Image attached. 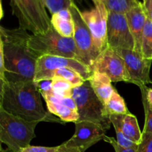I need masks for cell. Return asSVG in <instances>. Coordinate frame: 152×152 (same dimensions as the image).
Masks as SVG:
<instances>
[{"mask_svg":"<svg viewBox=\"0 0 152 152\" xmlns=\"http://www.w3.org/2000/svg\"><path fill=\"white\" fill-rule=\"evenodd\" d=\"M54 78L62 79L72 85L74 88L81 86L85 81H86L80 73L75 70L68 68H62L56 70L53 79Z\"/></svg>","mask_w":152,"mask_h":152,"instance_id":"obj_20","label":"cell"},{"mask_svg":"<svg viewBox=\"0 0 152 152\" xmlns=\"http://www.w3.org/2000/svg\"><path fill=\"white\" fill-rule=\"evenodd\" d=\"M146 99L147 102H148V107H149L150 109L152 111V88H147Z\"/></svg>","mask_w":152,"mask_h":152,"instance_id":"obj_31","label":"cell"},{"mask_svg":"<svg viewBox=\"0 0 152 152\" xmlns=\"http://www.w3.org/2000/svg\"><path fill=\"white\" fill-rule=\"evenodd\" d=\"M38 123L12 115L0 108V140L10 149L22 151L36 137L35 129Z\"/></svg>","mask_w":152,"mask_h":152,"instance_id":"obj_3","label":"cell"},{"mask_svg":"<svg viewBox=\"0 0 152 152\" xmlns=\"http://www.w3.org/2000/svg\"><path fill=\"white\" fill-rule=\"evenodd\" d=\"M10 4L21 29L39 34L47 32L51 27L50 19L41 0H10Z\"/></svg>","mask_w":152,"mask_h":152,"instance_id":"obj_6","label":"cell"},{"mask_svg":"<svg viewBox=\"0 0 152 152\" xmlns=\"http://www.w3.org/2000/svg\"><path fill=\"white\" fill-rule=\"evenodd\" d=\"M104 140L112 145V147L115 150V152H137V148H126L121 146V145H119L117 141L113 137L105 136L104 137Z\"/></svg>","mask_w":152,"mask_h":152,"instance_id":"obj_28","label":"cell"},{"mask_svg":"<svg viewBox=\"0 0 152 152\" xmlns=\"http://www.w3.org/2000/svg\"><path fill=\"white\" fill-rule=\"evenodd\" d=\"M75 123V133L72 137L64 142L66 146L77 148L82 152L104 140L107 131L99 125L89 121H77Z\"/></svg>","mask_w":152,"mask_h":152,"instance_id":"obj_13","label":"cell"},{"mask_svg":"<svg viewBox=\"0 0 152 152\" xmlns=\"http://www.w3.org/2000/svg\"><path fill=\"white\" fill-rule=\"evenodd\" d=\"M111 124H117L120 126L125 136L139 145L142 140V132L140 129L137 119L132 114H113L110 115Z\"/></svg>","mask_w":152,"mask_h":152,"instance_id":"obj_15","label":"cell"},{"mask_svg":"<svg viewBox=\"0 0 152 152\" xmlns=\"http://www.w3.org/2000/svg\"><path fill=\"white\" fill-rule=\"evenodd\" d=\"M137 152H152V134L142 132V140L138 145Z\"/></svg>","mask_w":152,"mask_h":152,"instance_id":"obj_27","label":"cell"},{"mask_svg":"<svg viewBox=\"0 0 152 152\" xmlns=\"http://www.w3.org/2000/svg\"><path fill=\"white\" fill-rule=\"evenodd\" d=\"M125 15L126 16L129 29L134 39V50L141 53L142 33L148 18L143 4L140 2L138 5L132 7Z\"/></svg>","mask_w":152,"mask_h":152,"instance_id":"obj_14","label":"cell"},{"mask_svg":"<svg viewBox=\"0 0 152 152\" xmlns=\"http://www.w3.org/2000/svg\"><path fill=\"white\" fill-rule=\"evenodd\" d=\"M42 2L47 7L52 15L63 10H68L72 3L73 0H41Z\"/></svg>","mask_w":152,"mask_h":152,"instance_id":"obj_24","label":"cell"},{"mask_svg":"<svg viewBox=\"0 0 152 152\" xmlns=\"http://www.w3.org/2000/svg\"><path fill=\"white\" fill-rule=\"evenodd\" d=\"M0 152H16L14 151H13V150L10 149V148H6V149H3L2 148H1V151ZM19 152H22V151H19Z\"/></svg>","mask_w":152,"mask_h":152,"instance_id":"obj_34","label":"cell"},{"mask_svg":"<svg viewBox=\"0 0 152 152\" xmlns=\"http://www.w3.org/2000/svg\"><path fill=\"white\" fill-rule=\"evenodd\" d=\"M148 1V0H143V2H142V4H145V3H146Z\"/></svg>","mask_w":152,"mask_h":152,"instance_id":"obj_35","label":"cell"},{"mask_svg":"<svg viewBox=\"0 0 152 152\" xmlns=\"http://www.w3.org/2000/svg\"><path fill=\"white\" fill-rule=\"evenodd\" d=\"M92 1H93V0H92Z\"/></svg>","mask_w":152,"mask_h":152,"instance_id":"obj_36","label":"cell"},{"mask_svg":"<svg viewBox=\"0 0 152 152\" xmlns=\"http://www.w3.org/2000/svg\"><path fill=\"white\" fill-rule=\"evenodd\" d=\"M108 47L112 49L135 50L133 38L125 14L108 12L107 21Z\"/></svg>","mask_w":152,"mask_h":152,"instance_id":"obj_11","label":"cell"},{"mask_svg":"<svg viewBox=\"0 0 152 152\" xmlns=\"http://www.w3.org/2000/svg\"><path fill=\"white\" fill-rule=\"evenodd\" d=\"M105 108L108 116L113 114H126L130 113L126 106L124 99L119 94L115 88L111 97L105 104Z\"/></svg>","mask_w":152,"mask_h":152,"instance_id":"obj_19","label":"cell"},{"mask_svg":"<svg viewBox=\"0 0 152 152\" xmlns=\"http://www.w3.org/2000/svg\"><path fill=\"white\" fill-rule=\"evenodd\" d=\"M51 81L52 90L53 93V96L59 98L71 96V91L74 88L72 85L62 79L54 78Z\"/></svg>","mask_w":152,"mask_h":152,"instance_id":"obj_23","label":"cell"},{"mask_svg":"<svg viewBox=\"0 0 152 152\" xmlns=\"http://www.w3.org/2000/svg\"><path fill=\"white\" fill-rule=\"evenodd\" d=\"M145 12H146L147 17H148L150 20L152 21V10H149V11H146V10H145Z\"/></svg>","mask_w":152,"mask_h":152,"instance_id":"obj_33","label":"cell"},{"mask_svg":"<svg viewBox=\"0 0 152 152\" xmlns=\"http://www.w3.org/2000/svg\"><path fill=\"white\" fill-rule=\"evenodd\" d=\"M39 90L34 81L1 82L0 108L9 114L30 122H51L64 124L44 108Z\"/></svg>","mask_w":152,"mask_h":152,"instance_id":"obj_2","label":"cell"},{"mask_svg":"<svg viewBox=\"0 0 152 152\" xmlns=\"http://www.w3.org/2000/svg\"><path fill=\"white\" fill-rule=\"evenodd\" d=\"M95 7L90 10L81 11L82 16L90 29L96 50L100 54L108 48L107 39V21L108 11L105 4L94 1Z\"/></svg>","mask_w":152,"mask_h":152,"instance_id":"obj_10","label":"cell"},{"mask_svg":"<svg viewBox=\"0 0 152 152\" xmlns=\"http://www.w3.org/2000/svg\"><path fill=\"white\" fill-rule=\"evenodd\" d=\"M88 81L94 93L105 105L114 90L111 79L106 74L95 71L92 73Z\"/></svg>","mask_w":152,"mask_h":152,"instance_id":"obj_16","label":"cell"},{"mask_svg":"<svg viewBox=\"0 0 152 152\" xmlns=\"http://www.w3.org/2000/svg\"><path fill=\"white\" fill-rule=\"evenodd\" d=\"M138 0H108L104 3L108 12L126 14L132 7L138 5Z\"/></svg>","mask_w":152,"mask_h":152,"instance_id":"obj_21","label":"cell"},{"mask_svg":"<svg viewBox=\"0 0 152 152\" xmlns=\"http://www.w3.org/2000/svg\"><path fill=\"white\" fill-rule=\"evenodd\" d=\"M59 146L55 147H44V146H33L28 145L26 148H23L22 152H58Z\"/></svg>","mask_w":152,"mask_h":152,"instance_id":"obj_29","label":"cell"},{"mask_svg":"<svg viewBox=\"0 0 152 152\" xmlns=\"http://www.w3.org/2000/svg\"><path fill=\"white\" fill-rule=\"evenodd\" d=\"M62 68L75 70L86 80H88L92 74L90 68L80 61L62 56L45 55L40 56L37 61L34 81L37 83L42 80H52L56 70Z\"/></svg>","mask_w":152,"mask_h":152,"instance_id":"obj_8","label":"cell"},{"mask_svg":"<svg viewBox=\"0 0 152 152\" xmlns=\"http://www.w3.org/2000/svg\"><path fill=\"white\" fill-rule=\"evenodd\" d=\"M28 43L39 58L45 55H50L70 58L81 62L74 38L62 37L52 25L44 34L30 36Z\"/></svg>","mask_w":152,"mask_h":152,"instance_id":"obj_4","label":"cell"},{"mask_svg":"<svg viewBox=\"0 0 152 152\" xmlns=\"http://www.w3.org/2000/svg\"><path fill=\"white\" fill-rule=\"evenodd\" d=\"M114 50L124 60L129 76V83L136 85L139 88L152 84L150 79L151 59H146L142 53L134 50L115 49Z\"/></svg>","mask_w":152,"mask_h":152,"instance_id":"obj_9","label":"cell"},{"mask_svg":"<svg viewBox=\"0 0 152 152\" xmlns=\"http://www.w3.org/2000/svg\"><path fill=\"white\" fill-rule=\"evenodd\" d=\"M71 96L77 105L78 121L92 122L101 126L105 131L110 129V116L107 114L105 105L94 93L88 80L73 88Z\"/></svg>","mask_w":152,"mask_h":152,"instance_id":"obj_5","label":"cell"},{"mask_svg":"<svg viewBox=\"0 0 152 152\" xmlns=\"http://www.w3.org/2000/svg\"><path fill=\"white\" fill-rule=\"evenodd\" d=\"M147 86L140 88L142 94V101L143 105L144 111H145V126L142 132L150 133L152 134V111L149 108L146 99V89Z\"/></svg>","mask_w":152,"mask_h":152,"instance_id":"obj_25","label":"cell"},{"mask_svg":"<svg viewBox=\"0 0 152 152\" xmlns=\"http://www.w3.org/2000/svg\"><path fill=\"white\" fill-rule=\"evenodd\" d=\"M143 5L144 7H145V10L146 11H149V10H152V0H148Z\"/></svg>","mask_w":152,"mask_h":152,"instance_id":"obj_32","label":"cell"},{"mask_svg":"<svg viewBox=\"0 0 152 152\" xmlns=\"http://www.w3.org/2000/svg\"><path fill=\"white\" fill-rule=\"evenodd\" d=\"M112 125L113 126H114V129H115L116 134H117V142H118L119 145L126 148H138L137 144L132 142V140L128 139V138L125 136V134H123V132H122L120 126H117V124H112Z\"/></svg>","mask_w":152,"mask_h":152,"instance_id":"obj_26","label":"cell"},{"mask_svg":"<svg viewBox=\"0 0 152 152\" xmlns=\"http://www.w3.org/2000/svg\"><path fill=\"white\" fill-rule=\"evenodd\" d=\"M58 152H82L79 148H73V147H68L62 143L59 145V148Z\"/></svg>","mask_w":152,"mask_h":152,"instance_id":"obj_30","label":"cell"},{"mask_svg":"<svg viewBox=\"0 0 152 152\" xmlns=\"http://www.w3.org/2000/svg\"><path fill=\"white\" fill-rule=\"evenodd\" d=\"M91 72L105 74L114 83H129V76L123 58L111 48H105L91 67Z\"/></svg>","mask_w":152,"mask_h":152,"instance_id":"obj_12","label":"cell"},{"mask_svg":"<svg viewBox=\"0 0 152 152\" xmlns=\"http://www.w3.org/2000/svg\"><path fill=\"white\" fill-rule=\"evenodd\" d=\"M30 34L0 27V81H34L39 56L28 46Z\"/></svg>","mask_w":152,"mask_h":152,"instance_id":"obj_1","label":"cell"},{"mask_svg":"<svg viewBox=\"0 0 152 152\" xmlns=\"http://www.w3.org/2000/svg\"><path fill=\"white\" fill-rule=\"evenodd\" d=\"M51 25L61 36L73 38L74 25L69 9L63 10L52 15L50 19Z\"/></svg>","mask_w":152,"mask_h":152,"instance_id":"obj_17","label":"cell"},{"mask_svg":"<svg viewBox=\"0 0 152 152\" xmlns=\"http://www.w3.org/2000/svg\"><path fill=\"white\" fill-rule=\"evenodd\" d=\"M141 53L144 57L152 60V21L148 18L142 33Z\"/></svg>","mask_w":152,"mask_h":152,"instance_id":"obj_22","label":"cell"},{"mask_svg":"<svg viewBox=\"0 0 152 152\" xmlns=\"http://www.w3.org/2000/svg\"><path fill=\"white\" fill-rule=\"evenodd\" d=\"M48 111L53 115L59 117L65 123L73 122L76 123L79 120V114L77 111L73 110L59 102L45 101Z\"/></svg>","mask_w":152,"mask_h":152,"instance_id":"obj_18","label":"cell"},{"mask_svg":"<svg viewBox=\"0 0 152 152\" xmlns=\"http://www.w3.org/2000/svg\"><path fill=\"white\" fill-rule=\"evenodd\" d=\"M69 10L74 25L73 38L80 53V61L91 69V67L99 53L95 47L90 29L83 19L81 11L75 3H72Z\"/></svg>","mask_w":152,"mask_h":152,"instance_id":"obj_7","label":"cell"}]
</instances>
